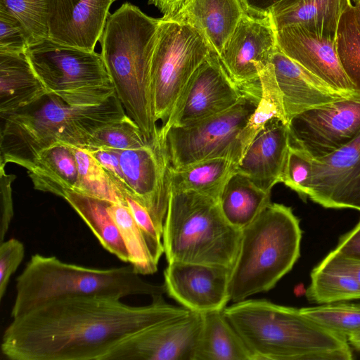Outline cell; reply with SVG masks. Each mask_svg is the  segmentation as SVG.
<instances>
[{
  "label": "cell",
  "instance_id": "25",
  "mask_svg": "<svg viewBox=\"0 0 360 360\" xmlns=\"http://www.w3.org/2000/svg\"><path fill=\"white\" fill-rule=\"evenodd\" d=\"M27 171L34 189L63 198L77 182V160L71 146L65 144L42 150Z\"/></svg>",
  "mask_w": 360,
  "mask_h": 360
},
{
  "label": "cell",
  "instance_id": "22",
  "mask_svg": "<svg viewBox=\"0 0 360 360\" xmlns=\"http://www.w3.org/2000/svg\"><path fill=\"white\" fill-rule=\"evenodd\" d=\"M245 13L241 0H185L174 15L163 18L196 29L219 55Z\"/></svg>",
  "mask_w": 360,
  "mask_h": 360
},
{
  "label": "cell",
  "instance_id": "36",
  "mask_svg": "<svg viewBox=\"0 0 360 360\" xmlns=\"http://www.w3.org/2000/svg\"><path fill=\"white\" fill-rule=\"evenodd\" d=\"M148 143L137 124L126 115L122 120L98 129L84 149L132 150L143 147Z\"/></svg>",
  "mask_w": 360,
  "mask_h": 360
},
{
  "label": "cell",
  "instance_id": "47",
  "mask_svg": "<svg viewBox=\"0 0 360 360\" xmlns=\"http://www.w3.org/2000/svg\"><path fill=\"white\" fill-rule=\"evenodd\" d=\"M185 0H148V4L155 6L162 14L168 18L174 15Z\"/></svg>",
  "mask_w": 360,
  "mask_h": 360
},
{
  "label": "cell",
  "instance_id": "5",
  "mask_svg": "<svg viewBox=\"0 0 360 360\" xmlns=\"http://www.w3.org/2000/svg\"><path fill=\"white\" fill-rule=\"evenodd\" d=\"M12 318L66 297L99 296L121 299L134 295L155 297L166 292L163 284L155 285L142 279L131 264L94 269L39 254L32 255L16 278Z\"/></svg>",
  "mask_w": 360,
  "mask_h": 360
},
{
  "label": "cell",
  "instance_id": "16",
  "mask_svg": "<svg viewBox=\"0 0 360 360\" xmlns=\"http://www.w3.org/2000/svg\"><path fill=\"white\" fill-rule=\"evenodd\" d=\"M308 198L326 208L360 211V134L339 149L314 158Z\"/></svg>",
  "mask_w": 360,
  "mask_h": 360
},
{
  "label": "cell",
  "instance_id": "19",
  "mask_svg": "<svg viewBox=\"0 0 360 360\" xmlns=\"http://www.w3.org/2000/svg\"><path fill=\"white\" fill-rule=\"evenodd\" d=\"M276 39L281 52L310 72L335 89L356 91L341 66L335 37L291 25L276 31Z\"/></svg>",
  "mask_w": 360,
  "mask_h": 360
},
{
  "label": "cell",
  "instance_id": "29",
  "mask_svg": "<svg viewBox=\"0 0 360 360\" xmlns=\"http://www.w3.org/2000/svg\"><path fill=\"white\" fill-rule=\"evenodd\" d=\"M86 224L102 246L120 260L129 262V253L119 227L109 212L110 202L69 191L65 198Z\"/></svg>",
  "mask_w": 360,
  "mask_h": 360
},
{
  "label": "cell",
  "instance_id": "39",
  "mask_svg": "<svg viewBox=\"0 0 360 360\" xmlns=\"http://www.w3.org/2000/svg\"><path fill=\"white\" fill-rule=\"evenodd\" d=\"M29 46L26 32L17 18L0 9V53L22 54Z\"/></svg>",
  "mask_w": 360,
  "mask_h": 360
},
{
  "label": "cell",
  "instance_id": "33",
  "mask_svg": "<svg viewBox=\"0 0 360 360\" xmlns=\"http://www.w3.org/2000/svg\"><path fill=\"white\" fill-rule=\"evenodd\" d=\"M306 295L310 301L323 304L356 300L360 299V285L350 274L319 264L311 274Z\"/></svg>",
  "mask_w": 360,
  "mask_h": 360
},
{
  "label": "cell",
  "instance_id": "37",
  "mask_svg": "<svg viewBox=\"0 0 360 360\" xmlns=\"http://www.w3.org/2000/svg\"><path fill=\"white\" fill-rule=\"evenodd\" d=\"M49 0H0V9L5 10L22 25L29 46L48 38Z\"/></svg>",
  "mask_w": 360,
  "mask_h": 360
},
{
  "label": "cell",
  "instance_id": "30",
  "mask_svg": "<svg viewBox=\"0 0 360 360\" xmlns=\"http://www.w3.org/2000/svg\"><path fill=\"white\" fill-rule=\"evenodd\" d=\"M259 80L261 86L259 100L248 122L238 136L241 159L251 143L271 121L279 120L288 124L283 95L271 63L259 72Z\"/></svg>",
  "mask_w": 360,
  "mask_h": 360
},
{
  "label": "cell",
  "instance_id": "50",
  "mask_svg": "<svg viewBox=\"0 0 360 360\" xmlns=\"http://www.w3.org/2000/svg\"><path fill=\"white\" fill-rule=\"evenodd\" d=\"M354 1H360V0H354Z\"/></svg>",
  "mask_w": 360,
  "mask_h": 360
},
{
  "label": "cell",
  "instance_id": "42",
  "mask_svg": "<svg viewBox=\"0 0 360 360\" xmlns=\"http://www.w3.org/2000/svg\"><path fill=\"white\" fill-rule=\"evenodd\" d=\"M86 150L104 168L124 196L129 195L132 198L131 190L127 182L121 167L119 150L105 148Z\"/></svg>",
  "mask_w": 360,
  "mask_h": 360
},
{
  "label": "cell",
  "instance_id": "14",
  "mask_svg": "<svg viewBox=\"0 0 360 360\" xmlns=\"http://www.w3.org/2000/svg\"><path fill=\"white\" fill-rule=\"evenodd\" d=\"M277 49L270 15L245 12L218 56L231 79L243 90L259 82V72L271 63Z\"/></svg>",
  "mask_w": 360,
  "mask_h": 360
},
{
  "label": "cell",
  "instance_id": "3",
  "mask_svg": "<svg viewBox=\"0 0 360 360\" xmlns=\"http://www.w3.org/2000/svg\"><path fill=\"white\" fill-rule=\"evenodd\" d=\"M160 18L126 2L110 14L100 38L101 55L126 114L148 142L158 139L151 66Z\"/></svg>",
  "mask_w": 360,
  "mask_h": 360
},
{
  "label": "cell",
  "instance_id": "45",
  "mask_svg": "<svg viewBox=\"0 0 360 360\" xmlns=\"http://www.w3.org/2000/svg\"><path fill=\"white\" fill-rule=\"evenodd\" d=\"M320 266L352 275L360 285V261L338 255L333 251L319 264Z\"/></svg>",
  "mask_w": 360,
  "mask_h": 360
},
{
  "label": "cell",
  "instance_id": "27",
  "mask_svg": "<svg viewBox=\"0 0 360 360\" xmlns=\"http://www.w3.org/2000/svg\"><path fill=\"white\" fill-rule=\"evenodd\" d=\"M237 164L226 158L204 160L168 171L169 188L174 191H194L219 200L221 193Z\"/></svg>",
  "mask_w": 360,
  "mask_h": 360
},
{
  "label": "cell",
  "instance_id": "48",
  "mask_svg": "<svg viewBox=\"0 0 360 360\" xmlns=\"http://www.w3.org/2000/svg\"><path fill=\"white\" fill-rule=\"evenodd\" d=\"M347 340L354 347L360 350V330L351 335Z\"/></svg>",
  "mask_w": 360,
  "mask_h": 360
},
{
  "label": "cell",
  "instance_id": "49",
  "mask_svg": "<svg viewBox=\"0 0 360 360\" xmlns=\"http://www.w3.org/2000/svg\"><path fill=\"white\" fill-rule=\"evenodd\" d=\"M353 10L356 22L360 28V1H355Z\"/></svg>",
  "mask_w": 360,
  "mask_h": 360
},
{
  "label": "cell",
  "instance_id": "9",
  "mask_svg": "<svg viewBox=\"0 0 360 360\" xmlns=\"http://www.w3.org/2000/svg\"><path fill=\"white\" fill-rule=\"evenodd\" d=\"M212 52L196 29L161 18L151 66L154 115L169 123L191 77Z\"/></svg>",
  "mask_w": 360,
  "mask_h": 360
},
{
  "label": "cell",
  "instance_id": "12",
  "mask_svg": "<svg viewBox=\"0 0 360 360\" xmlns=\"http://www.w3.org/2000/svg\"><path fill=\"white\" fill-rule=\"evenodd\" d=\"M202 323L191 311L132 333L117 343L102 360H193Z\"/></svg>",
  "mask_w": 360,
  "mask_h": 360
},
{
  "label": "cell",
  "instance_id": "21",
  "mask_svg": "<svg viewBox=\"0 0 360 360\" xmlns=\"http://www.w3.org/2000/svg\"><path fill=\"white\" fill-rule=\"evenodd\" d=\"M290 145L288 124L279 120L271 121L251 143L236 172L245 175L258 188L271 193L273 187L281 183Z\"/></svg>",
  "mask_w": 360,
  "mask_h": 360
},
{
  "label": "cell",
  "instance_id": "38",
  "mask_svg": "<svg viewBox=\"0 0 360 360\" xmlns=\"http://www.w3.org/2000/svg\"><path fill=\"white\" fill-rule=\"evenodd\" d=\"M314 158L306 150L290 143L281 174V183L304 200L309 196Z\"/></svg>",
  "mask_w": 360,
  "mask_h": 360
},
{
  "label": "cell",
  "instance_id": "10",
  "mask_svg": "<svg viewBox=\"0 0 360 360\" xmlns=\"http://www.w3.org/2000/svg\"><path fill=\"white\" fill-rule=\"evenodd\" d=\"M233 108L184 126H172L163 142L169 165L179 169L217 158L241 160L238 134L254 112L261 95L259 84L248 89Z\"/></svg>",
  "mask_w": 360,
  "mask_h": 360
},
{
  "label": "cell",
  "instance_id": "26",
  "mask_svg": "<svg viewBox=\"0 0 360 360\" xmlns=\"http://www.w3.org/2000/svg\"><path fill=\"white\" fill-rule=\"evenodd\" d=\"M201 314L202 323L193 360H254L223 310Z\"/></svg>",
  "mask_w": 360,
  "mask_h": 360
},
{
  "label": "cell",
  "instance_id": "17",
  "mask_svg": "<svg viewBox=\"0 0 360 360\" xmlns=\"http://www.w3.org/2000/svg\"><path fill=\"white\" fill-rule=\"evenodd\" d=\"M231 269L218 265L174 262L164 271L166 293L190 311H221L231 300Z\"/></svg>",
  "mask_w": 360,
  "mask_h": 360
},
{
  "label": "cell",
  "instance_id": "28",
  "mask_svg": "<svg viewBox=\"0 0 360 360\" xmlns=\"http://www.w3.org/2000/svg\"><path fill=\"white\" fill-rule=\"evenodd\" d=\"M270 196L245 175L235 172L226 183L219 204L226 219L243 230L271 202Z\"/></svg>",
  "mask_w": 360,
  "mask_h": 360
},
{
  "label": "cell",
  "instance_id": "41",
  "mask_svg": "<svg viewBox=\"0 0 360 360\" xmlns=\"http://www.w3.org/2000/svg\"><path fill=\"white\" fill-rule=\"evenodd\" d=\"M25 248L15 238L3 241L0 245V298L3 299L11 275L22 262Z\"/></svg>",
  "mask_w": 360,
  "mask_h": 360
},
{
  "label": "cell",
  "instance_id": "15",
  "mask_svg": "<svg viewBox=\"0 0 360 360\" xmlns=\"http://www.w3.org/2000/svg\"><path fill=\"white\" fill-rule=\"evenodd\" d=\"M119 153L132 198L146 209L162 235L169 195L170 166L164 143L159 139L141 148L119 150Z\"/></svg>",
  "mask_w": 360,
  "mask_h": 360
},
{
  "label": "cell",
  "instance_id": "11",
  "mask_svg": "<svg viewBox=\"0 0 360 360\" xmlns=\"http://www.w3.org/2000/svg\"><path fill=\"white\" fill-rule=\"evenodd\" d=\"M288 127L291 143L314 158L326 155L360 134V92L303 112Z\"/></svg>",
  "mask_w": 360,
  "mask_h": 360
},
{
  "label": "cell",
  "instance_id": "23",
  "mask_svg": "<svg viewBox=\"0 0 360 360\" xmlns=\"http://www.w3.org/2000/svg\"><path fill=\"white\" fill-rule=\"evenodd\" d=\"M351 5V0H282L269 15L276 31L300 25L335 37L340 17Z\"/></svg>",
  "mask_w": 360,
  "mask_h": 360
},
{
  "label": "cell",
  "instance_id": "43",
  "mask_svg": "<svg viewBox=\"0 0 360 360\" xmlns=\"http://www.w3.org/2000/svg\"><path fill=\"white\" fill-rule=\"evenodd\" d=\"M4 168L0 166V243L4 241L13 216L11 184L15 176L7 174Z\"/></svg>",
  "mask_w": 360,
  "mask_h": 360
},
{
  "label": "cell",
  "instance_id": "31",
  "mask_svg": "<svg viewBox=\"0 0 360 360\" xmlns=\"http://www.w3.org/2000/svg\"><path fill=\"white\" fill-rule=\"evenodd\" d=\"M71 148L78 168L77 182L73 191L112 203L127 205L124 195L93 155L84 148Z\"/></svg>",
  "mask_w": 360,
  "mask_h": 360
},
{
  "label": "cell",
  "instance_id": "2",
  "mask_svg": "<svg viewBox=\"0 0 360 360\" xmlns=\"http://www.w3.org/2000/svg\"><path fill=\"white\" fill-rule=\"evenodd\" d=\"M126 115L116 94L101 105L75 106L47 92L0 115V166L14 163L27 169L39 153L57 144L86 148L98 129Z\"/></svg>",
  "mask_w": 360,
  "mask_h": 360
},
{
  "label": "cell",
  "instance_id": "4",
  "mask_svg": "<svg viewBox=\"0 0 360 360\" xmlns=\"http://www.w3.org/2000/svg\"><path fill=\"white\" fill-rule=\"evenodd\" d=\"M223 313L254 360H350L347 338L314 322L300 309L246 299Z\"/></svg>",
  "mask_w": 360,
  "mask_h": 360
},
{
  "label": "cell",
  "instance_id": "7",
  "mask_svg": "<svg viewBox=\"0 0 360 360\" xmlns=\"http://www.w3.org/2000/svg\"><path fill=\"white\" fill-rule=\"evenodd\" d=\"M242 230L224 217L219 200L194 191L169 189L162 243L167 263L180 262L232 269Z\"/></svg>",
  "mask_w": 360,
  "mask_h": 360
},
{
  "label": "cell",
  "instance_id": "32",
  "mask_svg": "<svg viewBox=\"0 0 360 360\" xmlns=\"http://www.w3.org/2000/svg\"><path fill=\"white\" fill-rule=\"evenodd\" d=\"M108 210L120 229L129 253V262L140 275L153 274L158 270L143 235L127 205L110 202Z\"/></svg>",
  "mask_w": 360,
  "mask_h": 360
},
{
  "label": "cell",
  "instance_id": "20",
  "mask_svg": "<svg viewBox=\"0 0 360 360\" xmlns=\"http://www.w3.org/2000/svg\"><path fill=\"white\" fill-rule=\"evenodd\" d=\"M271 63L283 95L288 124L303 112L358 92L335 89L291 60L278 49L273 56Z\"/></svg>",
  "mask_w": 360,
  "mask_h": 360
},
{
  "label": "cell",
  "instance_id": "35",
  "mask_svg": "<svg viewBox=\"0 0 360 360\" xmlns=\"http://www.w3.org/2000/svg\"><path fill=\"white\" fill-rule=\"evenodd\" d=\"M300 309L316 323L346 338L360 330V304L334 302Z\"/></svg>",
  "mask_w": 360,
  "mask_h": 360
},
{
  "label": "cell",
  "instance_id": "18",
  "mask_svg": "<svg viewBox=\"0 0 360 360\" xmlns=\"http://www.w3.org/2000/svg\"><path fill=\"white\" fill-rule=\"evenodd\" d=\"M116 0H49L48 38L94 51Z\"/></svg>",
  "mask_w": 360,
  "mask_h": 360
},
{
  "label": "cell",
  "instance_id": "40",
  "mask_svg": "<svg viewBox=\"0 0 360 360\" xmlns=\"http://www.w3.org/2000/svg\"><path fill=\"white\" fill-rule=\"evenodd\" d=\"M125 200L127 205L143 235L151 255L158 263L164 253L162 233L155 226L145 207L129 195H125Z\"/></svg>",
  "mask_w": 360,
  "mask_h": 360
},
{
  "label": "cell",
  "instance_id": "34",
  "mask_svg": "<svg viewBox=\"0 0 360 360\" xmlns=\"http://www.w3.org/2000/svg\"><path fill=\"white\" fill-rule=\"evenodd\" d=\"M335 46L347 77L354 90L360 92V28L352 4L340 17L335 34Z\"/></svg>",
  "mask_w": 360,
  "mask_h": 360
},
{
  "label": "cell",
  "instance_id": "6",
  "mask_svg": "<svg viewBox=\"0 0 360 360\" xmlns=\"http://www.w3.org/2000/svg\"><path fill=\"white\" fill-rule=\"evenodd\" d=\"M301 238L291 207L270 202L242 230L231 270L230 300L238 302L272 289L299 258Z\"/></svg>",
  "mask_w": 360,
  "mask_h": 360
},
{
  "label": "cell",
  "instance_id": "13",
  "mask_svg": "<svg viewBox=\"0 0 360 360\" xmlns=\"http://www.w3.org/2000/svg\"><path fill=\"white\" fill-rule=\"evenodd\" d=\"M245 94L212 51L191 77L166 127L159 129V138L163 141L172 126L188 125L229 110Z\"/></svg>",
  "mask_w": 360,
  "mask_h": 360
},
{
  "label": "cell",
  "instance_id": "24",
  "mask_svg": "<svg viewBox=\"0 0 360 360\" xmlns=\"http://www.w3.org/2000/svg\"><path fill=\"white\" fill-rule=\"evenodd\" d=\"M46 93L25 53H0V115L25 107Z\"/></svg>",
  "mask_w": 360,
  "mask_h": 360
},
{
  "label": "cell",
  "instance_id": "8",
  "mask_svg": "<svg viewBox=\"0 0 360 360\" xmlns=\"http://www.w3.org/2000/svg\"><path fill=\"white\" fill-rule=\"evenodd\" d=\"M48 93L70 105H101L115 94L101 53L47 38L25 53Z\"/></svg>",
  "mask_w": 360,
  "mask_h": 360
},
{
  "label": "cell",
  "instance_id": "44",
  "mask_svg": "<svg viewBox=\"0 0 360 360\" xmlns=\"http://www.w3.org/2000/svg\"><path fill=\"white\" fill-rule=\"evenodd\" d=\"M333 252L343 257L360 261V221L341 237Z\"/></svg>",
  "mask_w": 360,
  "mask_h": 360
},
{
  "label": "cell",
  "instance_id": "46",
  "mask_svg": "<svg viewBox=\"0 0 360 360\" xmlns=\"http://www.w3.org/2000/svg\"><path fill=\"white\" fill-rule=\"evenodd\" d=\"M247 13L258 17L268 16L282 0H241Z\"/></svg>",
  "mask_w": 360,
  "mask_h": 360
},
{
  "label": "cell",
  "instance_id": "1",
  "mask_svg": "<svg viewBox=\"0 0 360 360\" xmlns=\"http://www.w3.org/2000/svg\"><path fill=\"white\" fill-rule=\"evenodd\" d=\"M190 312L162 296L145 306L107 297H66L13 318L1 349L11 360H102L127 336Z\"/></svg>",
  "mask_w": 360,
  "mask_h": 360
}]
</instances>
